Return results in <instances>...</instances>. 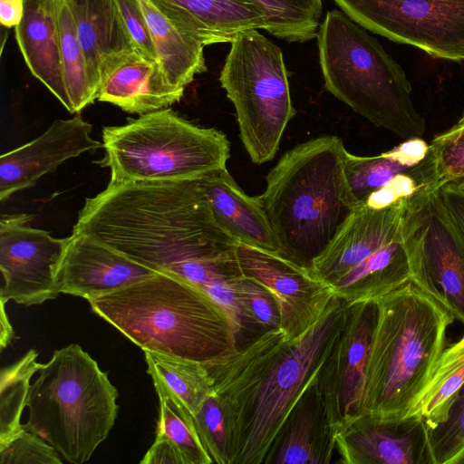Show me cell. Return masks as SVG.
<instances>
[{
    "label": "cell",
    "mask_w": 464,
    "mask_h": 464,
    "mask_svg": "<svg viewBox=\"0 0 464 464\" xmlns=\"http://www.w3.org/2000/svg\"><path fill=\"white\" fill-rule=\"evenodd\" d=\"M81 233L203 290L240 275L238 242L216 220L198 179L113 181L88 198Z\"/></svg>",
    "instance_id": "obj_1"
},
{
    "label": "cell",
    "mask_w": 464,
    "mask_h": 464,
    "mask_svg": "<svg viewBox=\"0 0 464 464\" xmlns=\"http://www.w3.org/2000/svg\"><path fill=\"white\" fill-rule=\"evenodd\" d=\"M336 295L324 314L291 339L280 327L205 362L224 411L227 464H263L291 411L314 384L343 329Z\"/></svg>",
    "instance_id": "obj_2"
},
{
    "label": "cell",
    "mask_w": 464,
    "mask_h": 464,
    "mask_svg": "<svg viewBox=\"0 0 464 464\" xmlns=\"http://www.w3.org/2000/svg\"><path fill=\"white\" fill-rule=\"evenodd\" d=\"M345 147L335 135L282 155L257 197L283 257L311 270L353 209L344 175Z\"/></svg>",
    "instance_id": "obj_3"
},
{
    "label": "cell",
    "mask_w": 464,
    "mask_h": 464,
    "mask_svg": "<svg viewBox=\"0 0 464 464\" xmlns=\"http://www.w3.org/2000/svg\"><path fill=\"white\" fill-rule=\"evenodd\" d=\"M88 302L144 352L205 362L238 346L225 312L203 290L169 273Z\"/></svg>",
    "instance_id": "obj_4"
},
{
    "label": "cell",
    "mask_w": 464,
    "mask_h": 464,
    "mask_svg": "<svg viewBox=\"0 0 464 464\" xmlns=\"http://www.w3.org/2000/svg\"><path fill=\"white\" fill-rule=\"evenodd\" d=\"M375 302L364 390L355 414L401 419L426 385L455 318L411 280Z\"/></svg>",
    "instance_id": "obj_5"
},
{
    "label": "cell",
    "mask_w": 464,
    "mask_h": 464,
    "mask_svg": "<svg viewBox=\"0 0 464 464\" xmlns=\"http://www.w3.org/2000/svg\"><path fill=\"white\" fill-rule=\"evenodd\" d=\"M325 88L376 127L403 140L421 138L423 116L401 65L345 13H326L317 34Z\"/></svg>",
    "instance_id": "obj_6"
},
{
    "label": "cell",
    "mask_w": 464,
    "mask_h": 464,
    "mask_svg": "<svg viewBox=\"0 0 464 464\" xmlns=\"http://www.w3.org/2000/svg\"><path fill=\"white\" fill-rule=\"evenodd\" d=\"M118 392L108 373L78 344L55 350L30 385L24 430L48 442L68 462L90 459L112 429Z\"/></svg>",
    "instance_id": "obj_7"
},
{
    "label": "cell",
    "mask_w": 464,
    "mask_h": 464,
    "mask_svg": "<svg viewBox=\"0 0 464 464\" xmlns=\"http://www.w3.org/2000/svg\"><path fill=\"white\" fill-rule=\"evenodd\" d=\"M102 129L104 157L97 161L113 181L199 179L223 168L230 156L227 136L201 128L166 108Z\"/></svg>",
    "instance_id": "obj_8"
},
{
    "label": "cell",
    "mask_w": 464,
    "mask_h": 464,
    "mask_svg": "<svg viewBox=\"0 0 464 464\" xmlns=\"http://www.w3.org/2000/svg\"><path fill=\"white\" fill-rule=\"evenodd\" d=\"M230 44L219 82L236 110L246 152L263 164L276 156L295 114L283 53L257 29L239 33Z\"/></svg>",
    "instance_id": "obj_9"
},
{
    "label": "cell",
    "mask_w": 464,
    "mask_h": 464,
    "mask_svg": "<svg viewBox=\"0 0 464 464\" xmlns=\"http://www.w3.org/2000/svg\"><path fill=\"white\" fill-rule=\"evenodd\" d=\"M411 280L464 325V234L439 188L412 195L401 226Z\"/></svg>",
    "instance_id": "obj_10"
},
{
    "label": "cell",
    "mask_w": 464,
    "mask_h": 464,
    "mask_svg": "<svg viewBox=\"0 0 464 464\" xmlns=\"http://www.w3.org/2000/svg\"><path fill=\"white\" fill-rule=\"evenodd\" d=\"M362 28L450 61L464 60V0H334Z\"/></svg>",
    "instance_id": "obj_11"
},
{
    "label": "cell",
    "mask_w": 464,
    "mask_h": 464,
    "mask_svg": "<svg viewBox=\"0 0 464 464\" xmlns=\"http://www.w3.org/2000/svg\"><path fill=\"white\" fill-rule=\"evenodd\" d=\"M30 216H4L0 221V299L26 306L56 298L55 276L68 239L27 226Z\"/></svg>",
    "instance_id": "obj_12"
},
{
    "label": "cell",
    "mask_w": 464,
    "mask_h": 464,
    "mask_svg": "<svg viewBox=\"0 0 464 464\" xmlns=\"http://www.w3.org/2000/svg\"><path fill=\"white\" fill-rule=\"evenodd\" d=\"M237 257L242 275L272 293L279 310V327L291 339L308 330L335 295L311 270L277 253L238 243Z\"/></svg>",
    "instance_id": "obj_13"
},
{
    "label": "cell",
    "mask_w": 464,
    "mask_h": 464,
    "mask_svg": "<svg viewBox=\"0 0 464 464\" xmlns=\"http://www.w3.org/2000/svg\"><path fill=\"white\" fill-rule=\"evenodd\" d=\"M375 300L347 304L344 324L317 380L326 417L336 432L356 413L375 325Z\"/></svg>",
    "instance_id": "obj_14"
},
{
    "label": "cell",
    "mask_w": 464,
    "mask_h": 464,
    "mask_svg": "<svg viewBox=\"0 0 464 464\" xmlns=\"http://www.w3.org/2000/svg\"><path fill=\"white\" fill-rule=\"evenodd\" d=\"M342 464H435L430 430L418 417L353 415L335 434Z\"/></svg>",
    "instance_id": "obj_15"
},
{
    "label": "cell",
    "mask_w": 464,
    "mask_h": 464,
    "mask_svg": "<svg viewBox=\"0 0 464 464\" xmlns=\"http://www.w3.org/2000/svg\"><path fill=\"white\" fill-rule=\"evenodd\" d=\"M157 273L90 236L72 233L58 266L55 283L60 294L89 301Z\"/></svg>",
    "instance_id": "obj_16"
},
{
    "label": "cell",
    "mask_w": 464,
    "mask_h": 464,
    "mask_svg": "<svg viewBox=\"0 0 464 464\" xmlns=\"http://www.w3.org/2000/svg\"><path fill=\"white\" fill-rule=\"evenodd\" d=\"M82 116L56 120L43 134L0 157V199L35 185L64 161L102 147Z\"/></svg>",
    "instance_id": "obj_17"
},
{
    "label": "cell",
    "mask_w": 464,
    "mask_h": 464,
    "mask_svg": "<svg viewBox=\"0 0 464 464\" xmlns=\"http://www.w3.org/2000/svg\"><path fill=\"white\" fill-rule=\"evenodd\" d=\"M411 197L382 208L356 206L314 261V276L331 286L355 265L399 238Z\"/></svg>",
    "instance_id": "obj_18"
},
{
    "label": "cell",
    "mask_w": 464,
    "mask_h": 464,
    "mask_svg": "<svg viewBox=\"0 0 464 464\" xmlns=\"http://www.w3.org/2000/svg\"><path fill=\"white\" fill-rule=\"evenodd\" d=\"M64 1L71 12L91 85L98 99L108 76L139 53L116 0Z\"/></svg>",
    "instance_id": "obj_19"
},
{
    "label": "cell",
    "mask_w": 464,
    "mask_h": 464,
    "mask_svg": "<svg viewBox=\"0 0 464 464\" xmlns=\"http://www.w3.org/2000/svg\"><path fill=\"white\" fill-rule=\"evenodd\" d=\"M181 32L202 44L231 43L241 32L267 27L266 14L246 0H150Z\"/></svg>",
    "instance_id": "obj_20"
},
{
    "label": "cell",
    "mask_w": 464,
    "mask_h": 464,
    "mask_svg": "<svg viewBox=\"0 0 464 464\" xmlns=\"http://www.w3.org/2000/svg\"><path fill=\"white\" fill-rule=\"evenodd\" d=\"M335 447L316 381L291 411L264 463L330 464Z\"/></svg>",
    "instance_id": "obj_21"
},
{
    "label": "cell",
    "mask_w": 464,
    "mask_h": 464,
    "mask_svg": "<svg viewBox=\"0 0 464 464\" xmlns=\"http://www.w3.org/2000/svg\"><path fill=\"white\" fill-rule=\"evenodd\" d=\"M14 32L33 75L72 113L63 73L58 0H24V14Z\"/></svg>",
    "instance_id": "obj_22"
},
{
    "label": "cell",
    "mask_w": 464,
    "mask_h": 464,
    "mask_svg": "<svg viewBox=\"0 0 464 464\" xmlns=\"http://www.w3.org/2000/svg\"><path fill=\"white\" fill-rule=\"evenodd\" d=\"M198 182L216 220L238 243L278 252L276 240L257 197L246 194L227 168L205 175Z\"/></svg>",
    "instance_id": "obj_23"
},
{
    "label": "cell",
    "mask_w": 464,
    "mask_h": 464,
    "mask_svg": "<svg viewBox=\"0 0 464 464\" xmlns=\"http://www.w3.org/2000/svg\"><path fill=\"white\" fill-rule=\"evenodd\" d=\"M183 94L184 88L169 82L159 62L137 53L108 76L97 100L142 115L179 102Z\"/></svg>",
    "instance_id": "obj_24"
},
{
    "label": "cell",
    "mask_w": 464,
    "mask_h": 464,
    "mask_svg": "<svg viewBox=\"0 0 464 464\" xmlns=\"http://www.w3.org/2000/svg\"><path fill=\"white\" fill-rule=\"evenodd\" d=\"M411 280L407 252L401 237L345 272L331 287L348 305L376 300Z\"/></svg>",
    "instance_id": "obj_25"
},
{
    "label": "cell",
    "mask_w": 464,
    "mask_h": 464,
    "mask_svg": "<svg viewBox=\"0 0 464 464\" xmlns=\"http://www.w3.org/2000/svg\"><path fill=\"white\" fill-rule=\"evenodd\" d=\"M429 152L430 144L421 138L405 140L376 156H357L346 150L344 175L353 208L395 178L416 169Z\"/></svg>",
    "instance_id": "obj_26"
},
{
    "label": "cell",
    "mask_w": 464,
    "mask_h": 464,
    "mask_svg": "<svg viewBox=\"0 0 464 464\" xmlns=\"http://www.w3.org/2000/svg\"><path fill=\"white\" fill-rule=\"evenodd\" d=\"M144 15L158 61L169 82L184 88L207 71L204 45L187 35L150 0H137Z\"/></svg>",
    "instance_id": "obj_27"
},
{
    "label": "cell",
    "mask_w": 464,
    "mask_h": 464,
    "mask_svg": "<svg viewBox=\"0 0 464 464\" xmlns=\"http://www.w3.org/2000/svg\"><path fill=\"white\" fill-rule=\"evenodd\" d=\"M464 385V334L445 348L407 416L422 419L431 430L444 422Z\"/></svg>",
    "instance_id": "obj_28"
},
{
    "label": "cell",
    "mask_w": 464,
    "mask_h": 464,
    "mask_svg": "<svg viewBox=\"0 0 464 464\" xmlns=\"http://www.w3.org/2000/svg\"><path fill=\"white\" fill-rule=\"evenodd\" d=\"M148 372L177 395L193 416L213 392L212 377L202 362L145 351Z\"/></svg>",
    "instance_id": "obj_29"
},
{
    "label": "cell",
    "mask_w": 464,
    "mask_h": 464,
    "mask_svg": "<svg viewBox=\"0 0 464 464\" xmlns=\"http://www.w3.org/2000/svg\"><path fill=\"white\" fill-rule=\"evenodd\" d=\"M152 381L160 401L156 434L167 437L175 444L184 464L213 463L199 436L193 414L160 381Z\"/></svg>",
    "instance_id": "obj_30"
},
{
    "label": "cell",
    "mask_w": 464,
    "mask_h": 464,
    "mask_svg": "<svg viewBox=\"0 0 464 464\" xmlns=\"http://www.w3.org/2000/svg\"><path fill=\"white\" fill-rule=\"evenodd\" d=\"M266 15V30L287 42L314 38L323 12V0H246Z\"/></svg>",
    "instance_id": "obj_31"
},
{
    "label": "cell",
    "mask_w": 464,
    "mask_h": 464,
    "mask_svg": "<svg viewBox=\"0 0 464 464\" xmlns=\"http://www.w3.org/2000/svg\"><path fill=\"white\" fill-rule=\"evenodd\" d=\"M63 81L72 112H80L97 97L89 79L85 57L77 38L73 20L64 0H58Z\"/></svg>",
    "instance_id": "obj_32"
},
{
    "label": "cell",
    "mask_w": 464,
    "mask_h": 464,
    "mask_svg": "<svg viewBox=\"0 0 464 464\" xmlns=\"http://www.w3.org/2000/svg\"><path fill=\"white\" fill-rule=\"evenodd\" d=\"M37 353L27 352L23 358L2 369L0 396V445L6 443L23 429L22 412L26 404L32 376L38 372Z\"/></svg>",
    "instance_id": "obj_33"
},
{
    "label": "cell",
    "mask_w": 464,
    "mask_h": 464,
    "mask_svg": "<svg viewBox=\"0 0 464 464\" xmlns=\"http://www.w3.org/2000/svg\"><path fill=\"white\" fill-rule=\"evenodd\" d=\"M437 187L464 179V112L448 130L430 143Z\"/></svg>",
    "instance_id": "obj_34"
},
{
    "label": "cell",
    "mask_w": 464,
    "mask_h": 464,
    "mask_svg": "<svg viewBox=\"0 0 464 464\" xmlns=\"http://www.w3.org/2000/svg\"><path fill=\"white\" fill-rule=\"evenodd\" d=\"M202 442L213 463L227 464V438L224 411L214 392L194 415Z\"/></svg>",
    "instance_id": "obj_35"
},
{
    "label": "cell",
    "mask_w": 464,
    "mask_h": 464,
    "mask_svg": "<svg viewBox=\"0 0 464 464\" xmlns=\"http://www.w3.org/2000/svg\"><path fill=\"white\" fill-rule=\"evenodd\" d=\"M242 309L248 324L263 332L278 328L280 315L272 293L256 280L241 276L237 282Z\"/></svg>",
    "instance_id": "obj_36"
},
{
    "label": "cell",
    "mask_w": 464,
    "mask_h": 464,
    "mask_svg": "<svg viewBox=\"0 0 464 464\" xmlns=\"http://www.w3.org/2000/svg\"><path fill=\"white\" fill-rule=\"evenodd\" d=\"M430 445L435 464H449L464 445V385L446 420L430 430Z\"/></svg>",
    "instance_id": "obj_37"
},
{
    "label": "cell",
    "mask_w": 464,
    "mask_h": 464,
    "mask_svg": "<svg viewBox=\"0 0 464 464\" xmlns=\"http://www.w3.org/2000/svg\"><path fill=\"white\" fill-rule=\"evenodd\" d=\"M60 456L43 438L24 429L0 445V464H61Z\"/></svg>",
    "instance_id": "obj_38"
},
{
    "label": "cell",
    "mask_w": 464,
    "mask_h": 464,
    "mask_svg": "<svg viewBox=\"0 0 464 464\" xmlns=\"http://www.w3.org/2000/svg\"><path fill=\"white\" fill-rule=\"evenodd\" d=\"M116 2L138 53L147 60L159 62L144 15L137 0H116Z\"/></svg>",
    "instance_id": "obj_39"
},
{
    "label": "cell",
    "mask_w": 464,
    "mask_h": 464,
    "mask_svg": "<svg viewBox=\"0 0 464 464\" xmlns=\"http://www.w3.org/2000/svg\"><path fill=\"white\" fill-rule=\"evenodd\" d=\"M141 464H184L182 456L175 444L167 437L156 434L154 443L149 449Z\"/></svg>",
    "instance_id": "obj_40"
},
{
    "label": "cell",
    "mask_w": 464,
    "mask_h": 464,
    "mask_svg": "<svg viewBox=\"0 0 464 464\" xmlns=\"http://www.w3.org/2000/svg\"><path fill=\"white\" fill-rule=\"evenodd\" d=\"M439 192L448 213L464 234V190L449 182L440 186Z\"/></svg>",
    "instance_id": "obj_41"
},
{
    "label": "cell",
    "mask_w": 464,
    "mask_h": 464,
    "mask_svg": "<svg viewBox=\"0 0 464 464\" xmlns=\"http://www.w3.org/2000/svg\"><path fill=\"white\" fill-rule=\"evenodd\" d=\"M24 0H0V22L7 27H15L21 21Z\"/></svg>",
    "instance_id": "obj_42"
},
{
    "label": "cell",
    "mask_w": 464,
    "mask_h": 464,
    "mask_svg": "<svg viewBox=\"0 0 464 464\" xmlns=\"http://www.w3.org/2000/svg\"><path fill=\"white\" fill-rule=\"evenodd\" d=\"M5 301L1 300V350L3 351L8 345L11 344L12 341L15 337L14 331L8 320V316L5 310Z\"/></svg>",
    "instance_id": "obj_43"
},
{
    "label": "cell",
    "mask_w": 464,
    "mask_h": 464,
    "mask_svg": "<svg viewBox=\"0 0 464 464\" xmlns=\"http://www.w3.org/2000/svg\"><path fill=\"white\" fill-rule=\"evenodd\" d=\"M449 464H464V445L460 450L450 460Z\"/></svg>",
    "instance_id": "obj_44"
},
{
    "label": "cell",
    "mask_w": 464,
    "mask_h": 464,
    "mask_svg": "<svg viewBox=\"0 0 464 464\" xmlns=\"http://www.w3.org/2000/svg\"><path fill=\"white\" fill-rule=\"evenodd\" d=\"M451 183H453L455 186H457L460 189L464 190V179L451 181Z\"/></svg>",
    "instance_id": "obj_45"
}]
</instances>
